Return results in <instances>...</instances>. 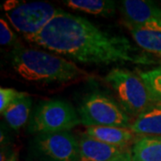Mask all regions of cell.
Listing matches in <instances>:
<instances>
[{"mask_svg": "<svg viewBox=\"0 0 161 161\" xmlns=\"http://www.w3.org/2000/svg\"><path fill=\"white\" fill-rule=\"evenodd\" d=\"M30 42L87 64L155 63L151 57L132 46L126 37L111 34L85 18L61 9Z\"/></svg>", "mask_w": 161, "mask_h": 161, "instance_id": "1", "label": "cell"}, {"mask_svg": "<svg viewBox=\"0 0 161 161\" xmlns=\"http://www.w3.org/2000/svg\"><path fill=\"white\" fill-rule=\"evenodd\" d=\"M10 62L18 75L30 81L66 82L85 75L75 63L61 56L22 46L12 50Z\"/></svg>", "mask_w": 161, "mask_h": 161, "instance_id": "2", "label": "cell"}, {"mask_svg": "<svg viewBox=\"0 0 161 161\" xmlns=\"http://www.w3.org/2000/svg\"><path fill=\"white\" fill-rule=\"evenodd\" d=\"M81 125L78 110L72 104L60 98L44 100L32 111L27 131L31 134L69 132Z\"/></svg>", "mask_w": 161, "mask_h": 161, "instance_id": "3", "label": "cell"}, {"mask_svg": "<svg viewBox=\"0 0 161 161\" xmlns=\"http://www.w3.org/2000/svg\"><path fill=\"white\" fill-rule=\"evenodd\" d=\"M4 11L12 26L28 41L35 38L60 9L47 2L6 1Z\"/></svg>", "mask_w": 161, "mask_h": 161, "instance_id": "4", "label": "cell"}, {"mask_svg": "<svg viewBox=\"0 0 161 161\" xmlns=\"http://www.w3.org/2000/svg\"><path fill=\"white\" fill-rule=\"evenodd\" d=\"M105 80L116 92L126 114L138 117L156 105L142 78L129 70L114 68L106 75Z\"/></svg>", "mask_w": 161, "mask_h": 161, "instance_id": "5", "label": "cell"}, {"mask_svg": "<svg viewBox=\"0 0 161 161\" xmlns=\"http://www.w3.org/2000/svg\"><path fill=\"white\" fill-rule=\"evenodd\" d=\"M81 125L90 126H115L130 128L128 114L115 101L99 92L87 96L78 108Z\"/></svg>", "mask_w": 161, "mask_h": 161, "instance_id": "6", "label": "cell"}, {"mask_svg": "<svg viewBox=\"0 0 161 161\" xmlns=\"http://www.w3.org/2000/svg\"><path fill=\"white\" fill-rule=\"evenodd\" d=\"M29 154L37 161H79V139L70 132L38 134L30 142Z\"/></svg>", "mask_w": 161, "mask_h": 161, "instance_id": "7", "label": "cell"}, {"mask_svg": "<svg viewBox=\"0 0 161 161\" xmlns=\"http://www.w3.org/2000/svg\"><path fill=\"white\" fill-rule=\"evenodd\" d=\"M121 13L127 28L161 25V6L152 1L124 0Z\"/></svg>", "mask_w": 161, "mask_h": 161, "instance_id": "8", "label": "cell"}, {"mask_svg": "<svg viewBox=\"0 0 161 161\" xmlns=\"http://www.w3.org/2000/svg\"><path fill=\"white\" fill-rule=\"evenodd\" d=\"M79 161H110L127 150L103 143L86 133L81 134L79 138Z\"/></svg>", "mask_w": 161, "mask_h": 161, "instance_id": "9", "label": "cell"}, {"mask_svg": "<svg viewBox=\"0 0 161 161\" xmlns=\"http://www.w3.org/2000/svg\"><path fill=\"white\" fill-rule=\"evenodd\" d=\"M85 133L103 143L123 149H126L134 139L130 128L122 127L90 126L86 128Z\"/></svg>", "mask_w": 161, "mask_h": 161, "instance_id": "10", "label": "cell"}, {"mask_svg": "<svg viewBox=\"0 0 161 161\" xmlns=\"http://www.w3.org/2000/svg\"><path fill=\"white\" fill-rule=\"evenodd\" d=\"M31 106V97L26 92H20L17 98L2 113V115L6 124L17 131L29 122Z\"/></svg>", "mask_w": 161, "mask_h": 161, "instance_id": "11", "label": "cell"}, {"mask_svg": "<svg viewBox=\"0 0 161 161\" xmlns=\"http://www.w3.org/2000/svg\"><path fill=\"white\" fill-rule=\"evenodd\" d=\"M130 129L135 134L161 136V104L152 106L138 116Z\"/></svg>", "mask_w": 161, "mask_h": 161, "instance_id": "12", "label": "cell"}, {"mask_svg": "<svg viewBox=\"0 0 161 161\" xmlns=\"http://www.w3.org/2000/svg\"><path fill=\"white\" fill-rule=\"evenodd\" d=\"M132 161H161V136L145 135L133 142Z\"/></svg>", "mask_w": 161, "mask_h": 161, "instance_id": "13", "label": "cell"}, {"mask_svg": "<svg viewBox=\"0 0 161 161\" xmlns=\"http://www.w3.org/2000/svg\"><path fill=\"white\" fill-rule=\"evenodd\" d=\"M128 29L134 41L142 49L161 56V25Z\"/></svg>", "mask_w": 161, "mask_h": 161, "instance_id": "14", "label": "cell"}, {"mask_svg": "<svg viewBox=\"0 0 161 161\" xmlns=\"http://www.w3.org/2000/svg\"><path fill=\"white\" fill-rule=\"evenodd\" d=\"M66 6L74 9L95 15H113L115 12V2L110 0H66Z\"/></svg>", "mask_w": 161, "mask_h": 161, "instance_id": "15", "label": "cell"}, {"mask_svg": "<svg viewBox=\"0 0 161 161\" xmlns=\"http://www.w3.org/2000/svg\"><path fill=\"white\" fill-rule=\"evenodd\" d=\"M138 75L143 80L154 103L161 104V64L151 70L139 71Z\"/></svg>", "mask_w": 161, "mask_h": 161, "instance_id": "16", "label": "cell"}, {"mask_svg": "<svg viewBox=\"0 0 161 161\" xmlns=\"http://www.w3.org/2000/svg\"><path fill=\"white\" fill-rule=\"evenodd\" d=\"M17 41V37L11 30L6 21L0 19V44L2 46L14 45Z\"/></svg>", "mask_w": 161, "mask_h": 161, "instance_id": "17", "label": "cell"}, {"mask_svg": "<svg viewBox=\"0 0 161 161\" xmlns=\"http://www.w3.org/2000/svg\"><path fill=\"white\" fill-rule=\"evenodd\" d=\"M20 92L12 88H0V111L1 114L17 98Z\"/></svg>", "mask_w": 161, "mask_h": 161, "instance_id": "18", "label": "cell"}, {"mask_svg": "<svg viewBox=\"0 0 161 161\" xmlns=\"http://www.w3.org/2000/svg\"><path fill=\"white\" fill-rule=\"evenodd\" d=\"M110 161H132L131 150H127L125 152L122 153L121 155L117 156V157H115V158L111 159Z\"/></svg>", "mask_w": 161, "mask_h": 161, "instance_id": "19", "label": "cell"}, {"mask_svg": "<svg viewBox=\"0 0 161 161\" xmlns=\"http://www.w3.org/2000/svg\"><path fill=\"white\" fill-rule=\"evenodd\" d=\"M5 161H18V154L16 151H12L10 155Z\"/></svg>", "mask_w": 161, "mask_h": 161, "instance_id": "20", "label": "cell"}, {"mask_svg": "<svg viewBox=\"0 0 161 161\" xmlns=\"http://www.w3.org/2000/svg\"><path fill=\"white\" fill-rule=\"evenodd\" d=\"M24 161H37V160H34V159H32V158H27L26 160H24Z\"/></svg>", "mask_w": 161, "mask_h": 161, "instance_id": "21", "label": "cell"}]
</instances>
